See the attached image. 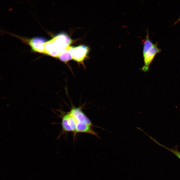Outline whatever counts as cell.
Segmentation results:
<instances>
[{"label":"cell","instance_id":"cell-7","mask_svg":"<svg viewBox=\"0 0 180 180\" xmlns=\"http://www.w3.org/2000/svg\"><path fill=\"white\" fill-rule=\"evenodd\" d=\"M73 46H69L61 53L58 58L62 62L68 64V62L72 60V52Z\"/></svg>","mask_w":180,"mask_h":180},{"label":"cell","instance_id":"cell-9","mask_svg":"<svg viewBox=\"0 0 180 180\" xmlns=\"http://www.w3.org/2000/svg\"><path fill=\"white\" fill-rule=\"evenodd\" d=\"M180 20V17L177 20V21L175 22V23L177 22H178Z\"/></svg>","mask_w":180,"mask_h":180},{"label":"cell","instance_id":"cell-8","mask_svg":"<svg viewBox=\"0 0 180 180\" xmlns=\"http://www.w3.org/2000/svg\"><path fill=\"white\" fill-rule=\"evenodd\" d=\"M149 137L158 145L170 151L180 160V152H179L178 150V148L179 146L176 145L175 147L172 148H169L164 146L163 145L160 144L151 136H150Z\"/></svg>","mask_w":180,"mask_h":180},{"label":"cell","instance_id":"cell-1","mask_svg":"<svg viewBox=\"0 0 180 180\" xmlns=\"http://www.w3.org/2000/svg\"><path fill=\"white\" fill-rule=\"evenodd\" d=\"M72 42V40L66 33H60L45 43L44 54L58 58L61 52Z\"/></svg>","mask_w":180,"mask_h":180},{"label":"cell","instance_id":"cell-4","mask_svg":"<svg viewBox=\"0 0 180 180\" xmlns=\"http://www.w3.org/2000/svg\"><path fill=\"white\" fill-rule=\"evenodd\" d=\"M62 125L64 132H72L74 134H76V123L74 118L69 112L63 116Z\"/></svg>","mask_w":180,"mask_h":180},{"label":"cell","instance_id":"cell-3","mask_svg":"<svg viewBox=\"0 0 180 180\" xmlns=\"http://www.w3.org/2000/svg\"><path fill=\"white\" fill-rule=\"evenodd\" d=\"M89 51V47L84 45L73 46L72 52V60L84 66V62L88 58Z\"/></svg>","mask_w":180,"mask_h":180},{"label":"cell","instance_id":"cell-2","mask_svg":"<svg viewBox=\"0 0 180 180\" xmlns=\"http://www.w3.org/2000/svg\"><path fill=\"white\" fill-rule=\"evenodd\" d=\"M143 55L144 65L142 70L144 72L148 71L150 66L156 55L161 51L158 47L157 43H154L149 38L147 37L143 41Z\"/></svg>","mask_w":180,"mask_h":180},{"label":"cell","instance_id":"cell-6","mask_svg":"<svg viewBox=\"0 0 180 180\" xmlns=\"http://www.w3.org/2000/svg\"><path fill=\"white\" fill-rule=\"evenodd\" d=\"M46 42V38L37 36L31 38L29 41V44L34 51L44 54V45Z\"/></svg>","mask_w":180,"mask_h":180},{"label":"cell","instance_id":"cell-5","mask_svg":"<svg viewBox=\"0 0 180 180\" xmlns=\"http://www.w3.org/2000/svg\"><path fill=\"white\" fill-rule=\"evenodd\" d=\"M69 112L74 118L76 124L79 122L92 126V122L82 112L80 107H73Z\"/></svg>","mask_w":180,"mask_h":180}]
</instances>
